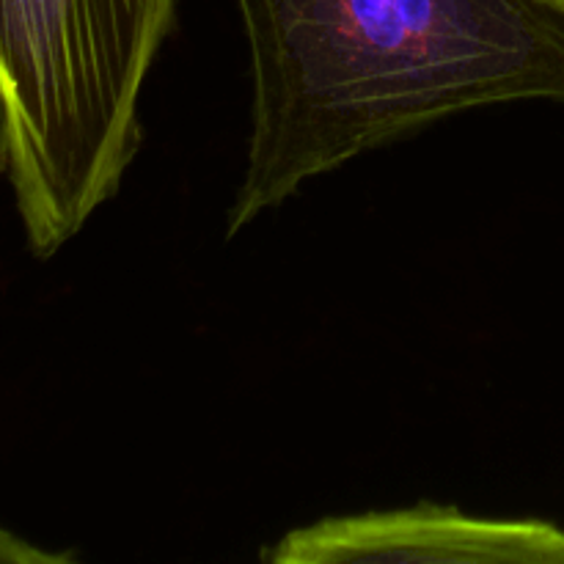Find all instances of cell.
Wrapping results in <instances>:
<instances>
[{"instance_id":"1","label":"cell","mask_w":564,"mask_h":564,"mask_svg":"<svg viewBox=\"0 0 564 564\" xmlns=\"http://www.w3.org/2000/svg\"><path fill=\"white\" fill-rule=\"evenodd\" d=\"M251 138L226 235L303 185L452 116L564 105V14L543 0H237Z\"/></svg>"},{"instance_id":"3","label":"cell","mask_w":564,"mask_h":564,"mask_svg":"<svg viewBox=\"0 0 564 564\" xmlns=\"http://www.w3.org/2000/svg\"><path fill=\"white\" fill-rule=\"evenodd\" d=\"M270 564H564V529L534 518H479L422 501L292 529Z\"/></svg>"},{"instance_id":"5","label":"cell","mask_w":564,"mask_h":564,"mask_svg":"<svg viewBox=\"0 0 564 564\" xmlns=\"http://www.w3.org/2000/svg\"><path fill=\"white\" fill-rule=\"evenodd\" d=\"M543 3H549L551 9H556L560 14H564V0H543Z\"/></svg>"},{"instance_id":"4","label":"cell","mask_w":564,"mask_h":564,"mask_svg":"<svg viewBox=\"0 0 564 564\" xmlns=\"http://www.w3.org/2000/svg\"><path fill=\"white\" fill-rule=\"evenodd\" d=\"M75 560L72 551L39 549L11 529L0 527V564H72Z\"/></svg>"},{"instance_id":"2","label":"cell","mask_w":564,"mask_h":564,"mask_svg":"<svg viewBox=\"0 0 564 564\" xmlns=\"http://www.w3.org/2000/svg\"><path fill=\"white\" fill-rule=\"evenodd\" d=\"M171 22L174 0H0V171L33 257L119 191Z\"/></svg>"}]
</instances>
